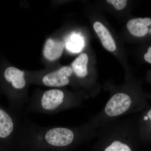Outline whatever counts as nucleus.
<instances>
[{"label":"nucleus","instance_id":"f257e3e1","mask_svg":"<svg viewBox=\"0 0 151 151\" xmlns=\"http://www.w3.org/2000/svg\"><path fill=\"white\" fill-rule=\"evenodd\" d=\"M65 92L58 88H52L44 91L39 97L29 103L30 111L37 113L54 114L66 107Z\"/></svg>","mask_w":151,"mask_h":151},{"label":"nucleus","instance_id":"f03ea898","mask_svg":"<svg viewBox=\"0 0 151 151\" xmlns=\"http://www.w3.org/2000/svg\"><path fill=\"white\" fill-rule=\"evenodd\" d=\"M73 73L71 67L63 66L44 75L41 79L42 83L44 86L53 88L63 87L69 84V78Z\"/></svg>","mask_w":151,"mask_h":151},{"label":"nucleus","instance_id":"7ed1b4c3","mask_svg":"<svg viewBox=\"0 0 151 151\" xmlns=\"http://www.w3.org/2000/svg\"><path fill=\"white\" fill-rule=\"evenodd\" d=\"M132 104L129 95L124 93L114 94L105 105V114L109 117H116L122 115L128 111Z\"/></svg>","mask_w":151,"mask_h":151},{"label":"nucleus","instance_id":"20e7f679","mask_svg":"<svg viewBox=\"0 0 151 151\" xmlns=\"http://www.w3.org/2000/svg\"><path fill=\"white\" fill-rule=\"evenodd\" d=\"M4 79L16 90H24L27 86L24 71L14 66L7 68L4 73Z\"/></svg>","mask_w":151,"mask_h":151},{"label":"nucleus","instance_id":"39448f33","mask_svg":"<svg viewBox=\"0 0 151 151\" xmlns=\"http://www.w3.org/2000/svg\"><path fill=\"white\" fill-rule=\"evenodd\" d=\"M64 43L61 41L49 38L44 46V56L49 61H55L62 55Z\"/></svg>","mask_w":151,"mask_h":151},{"label":"nucleus","instance_id":"423d86ee","mask_svg":"<svg viewBox=\"0 0 151 151\" xmlns=\"http://www.w3.org/2000/svg\"><path fill=\"white\" fill-rule=\"evenodd\" d=\"M93 28L103 47L109 51H115L116 47L115 41L106 27L100 22H96L93 24Z\"/></svg>","mask_w":151,"mask_h":151},{"label":"nucleus","instance_id":"0eeeda50","mask_svg":"<svg viewBox=\"0 0 151 151\" xmlns=\"http://www.w3.org/2000/svg\"><path fill=\"white\" fill-rule=\"evenodd\" d=\"M13 119L8 113L0 108V138L6 139L9 137L14 130Z\"/></svg>","mask_w":151,"mask_h":151},{"label":"nucleus","instance_id":"6e6552de","mask_svg":"<svg viewBox=\"0 0 151 151\" xmlns=\"http://www.w3.org/2000/svg\"><path fill=\"white\" fill-rule=\"evenodd\" d=\"M88 62V55L84 53L77 57L72 63L71 68L78 78H84L88 74L87 68Z\"/></svg>","mask_w":151,"mask_h":151},{"label":"nucleus","instance_id":"1a4fd4ad","mask_svg":"<svg viewBox=\"0 0 151 151\" xmlns=\"http://www.w3.org/2000/svg\"><path fill=\"white\" fill-rule=\"evenodd\" d=\"M127 27L131 34L137 37L145 36L148 32V28L142 23L140 18L130 20L127 23Z\"/></svg>","mask_w":151,"mask_h":151},{"label":"nucleus","instance_id":"9d476101","mask_svg":"<svg viewBox=\"0 0 151 151\" xmlns=\"http://www.w3.org/2000/svg\"><path fill=\"white\" fill-rule=\"evenodd\" d=\"M104 151H132L128 145L119 141H115L106 148Z\"/></svg>","mask_w":151,"mask_h":151},{"label":"nucleus","instance_id":"9b49d317","mask_svg":"<svg viewBox=\"0 0 151 151\" xmlns=\"http://www.w3.org/2000/svg\"><path fill=\"white\" fill-rule=\"evenodd\" d=\"M71 37L70 40L68 41L66 46L68 49L71 51H77L81 48V40L76 35H73Z\"/></svg>","mask_w":151,"mask_h":151},{"label":"nucleus","instance_id":"f8f14e48","mask_svg":"<svg viewBox=\"0 0 151 151\" xmlns=\"http://www.w3.org/2000/svg\"><path fill=\"white\" fill-rule=\"evenodd\" d=\"M107 2L113 5L116 9L121 10L127 5V1L126 0H108Z\"/></svg>","mask_w":151,"mask_h":151},{"label":"nucleus","instance_id":"ddd939ff","mask_svg":"<svg viewBox=\"0 0 151 151\" xmlns=\"http://www.w3.org/2000/svg\"><path fill=\"white\" fill-rule=\"evenodd\" d=\"M144 58L147 62L151 64V46L148 49V51L144 55Z\"/></svg>","mask_w":151,"mask_h":151},{"label":"nucleus","instance_id":"4468645a","mask_svg":"<svg viewBox=\"0 0 151 151\" xmlns=\"http://www.w3.org/2000/svg\"><path fill=\"white\" fill-rule=\"evenodd\" d=\"M141 22L142 23L146 26H150L151 25V19L150 18H140Z\"/></svg>","mask_w":151,"mask_h":151},{"label":"nucleus","instance_id":"2eb2a0df","mask_svg":"<svg viewBox=\"0 0 151 151\" xmlns=\"http://www.w3.org/2000/svg\"><path fill=\"white\" fill-rule=\"evenodd\" d=\"M147 116L148 118H149V119L151 120V110H150V111L148 112Z\"/></svg>","mask_w":151,"mask_h":151}]
</instances>
